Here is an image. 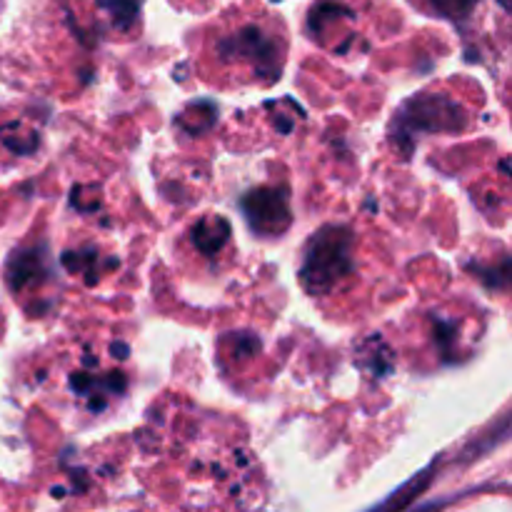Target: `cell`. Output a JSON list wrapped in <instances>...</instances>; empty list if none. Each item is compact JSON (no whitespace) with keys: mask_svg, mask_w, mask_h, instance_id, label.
<instances>
[{"mask_svg":"<svg viewBox=\"0 0 512 512\" xmlns=\"http://www.w3.org/2000/svg\"><path fill=\"white\" fill-rule=\"evenodd\" d=\"M430 3L445 15H465L470 8H473L475 0H430Z\"/></svg>","mask_w":512,"mask_h":512,"instance_id":"6da1fadb","label":"cell"}]
</instances>
